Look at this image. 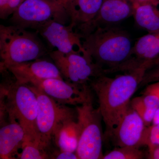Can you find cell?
Here are the masks:
<instances>
[{
    "mask_svg": "<svg viewBox=\"0 0 159 159\" xmlns=\"http://www.w3.org/2000/svg\"><path fill=\"white\" fill-rule=\"evenodd\" d=\"M147 70L146 68H141L114 77L102 74L89 83L98 99L107 138L112 137Z\"/></svg>",
    "mask_w": 159,
    "mask_h": 159,
    "instance_id": "1",
    "label": "cell"
},
{
    "mask_svg": "<svg viewBox=\"0 0 159 159\" xmlns=\"http://www.w3.org/2000/svg\"><path fill=\"white\" fill-rule=\"evenodd\" d=\"M83 46L104 73L128 59L133 45L129 34L113 26H99L83 38Z\"/></svg>",
    "mask_w": 159,
    "mask_h": 159,
    "instance_id": "2",
    "label": "cell"
},
{
    "mask_svg": "<svg viewBox=\"0 0 159 159\" xmlns=\"http://www.w3.org/2000/svg\"><path fill=\"white\" fill-rule=\"evenodd\" d=\"M47 51L35 34L14 25H0L1 72L10 65L39 59Z\"/></svg>",
    "mask_w": 159,
    "mask_h": 159,
    "instance_id": "3",
    "label": "cell"
},
{
    "mask_svg": "<svg viewBox=\"0 0 159 159\" xmlns=\"http://www.w3.org/2000/svg\"><path fill=\"white\" fill-rule=\"evenodd\" d=\"M2 88L7 97V109L11 119L17 120L25 131V142H35L43 147L38 131V101L34 92L28 84L16 80L9 81Z\"/></svg>",
    "mask_w": 159,
    "mask_h": 159,
    "instance_id": "4",
    "label": "cell"
},
{
    "mask_svg": "<svg viewBox=\"0 0 159 159\" xmlns=\"http://www.w3.org/2000/svg\"><path fill=\"white\" fill-rule=\"evenodd\" d=\"M77 122L80 134L76 151L78 159H102L103 133L102 116L99 108L93 105L92 96L77 107Z\"/></svg>",
    "mask_w": 159,
    "mask_h": 159,
    "instance_id": "5",
    "label": "cell"
},
{
    "mask_svg": "<svg viewBox=\"0 0 159 159\" xmlns=\"http://www.w3.org/2000/svg\"><path fill=\"white\" fill-rule=\"evenodd\" d=\"M70 18L65 7L53 0H25L10 19L14 25L37 30L51 21L66 25Z\"/></svg>",
    "mask_w": 159,
    "mask_h": 159,
    "instance_id": "6",
    "label": "cell"
},
{
    "mask_svg": "<svg viewBox=\"0 0 159 159\" xmlns=\"http://www.w3.org/2000/svg\"><path fill=\"white\" fill-rule=\"evenodd\" d=\"M27 84L37 97L38 131L42 145L46 148L62 124L74 119V114L69 107L57 102L41 90Z\"/></svg>",
    "mask_w": 159,
    "mask_h": 159,
    "instance_id": "7",
    "label": "cell"
},
{
    "mask_svg": "<svg viewBox=\"0 0 159 159\" xmlns=\"http://www.w3.org/2000/svg\"><path fill=\"white\" fill-rule=\"evenodd\" d=\"M50 55L69 82L88 86L94 78L105 74L104 69L96 63L86 51L65 54L56 50L51 52Z\"/></svg>",
    "mask_w": 159,
    "mask_h": 159,
    "instance_id": "8",
    "label": "cell"
},
{
    "mask_svg": "<svg viewBox=\"0 0 159 159\" xmlns=\"http://www.w3.org/2000/svg\"><path fill=\"white\" fill-rule=\"evenodd\" d=\"M29 84L36 87L64 105H80L92 96L88 86L80 85L58 78L35 80Z\"/></svg>",
    "mask_w": 159,
    "mask_h": 159,
    "instance_id": "9",
    "label": "cell"
},
{
    "mask_svg": "<svg viewBox=\"0 0 159 159\" xmlns=\"http://www.w3.org/2000/svg\"><path fill=\"white\" fill-rule=\"evenodd\" d=\"M52 47L65 54L84 53L83 36L74 30L70 24L69 25L52 20L37 30Z\"/></svg>",
    "mask_w": 159,
    "mask_h": 159,
    "instance_id": "10",
    "label": "cell"
},
{
    "mask_svg": "<svg viewBox=\"0 0 159 159\" xmlns=\"http://www.w3.org/2000/svg\"><path fill=\"white\" fill-rule=\"evenodd\" d=\"M159 55V32L149 33L139 39L133 45L129 58L107 74L129 72L146 68L149 70L151 62Z\"/></svg>",
    "mask_w": 159,
    "mask_h": 159,
    "instance_id": "11",
    "label": "cell"
},
{
    "mask_svg": "<svg viewBox=\"0 0 159 159\" xmlns=\"http://www.w3.org/2000/svg\"><path fill=\"white\" fill-rule=\"evenodd\" d=\"M147 126L139 114L129 107L115 129L111 138L117 147L130 146L139 148L145 145Z\"/></svg>",
    "mask_w": 159,
    "mask_h": 159,
    "instance_id": "12",
    "label": "cell"
},
{
    "mask_svg": "<svg viewBox=\"0 0 159 159\" xmlns=\"http://www.w3.org/2000/svg\"><path fill=\"white\" fill-rule=\"evenodd\" d=\"M6 70L11 73L17 82L24 84L50 78L63 79L62 75L55 64L45 60L37 59L10 65L3 71Z\"/></svg>",
    "mask_w": 159,
    "mask_h": 159,
    "instance_id": "13",
    "label": "cell"
},
{
    "mask_svg": "<svg viewBox=\"0 0 159 159\" xmlns=\"http://www.w3.org/2000/svg\"><path fill=\"white\" fill-rule=\"evenodd\" d=\"M103 0H73L68 12L70 24L83 38L93 31V25Z\"/></svg>",
    "mask_w": 159,
    "mask_h": 159,
    "instance_id": "14",
    "label": "cell"
},
{
    "mask_svg": "<svg viewBox=\"0 0 159 159\" xmlns=\"http://www.w3.org/2000/svg\"><path fill=\"white\" fill-rule=\"evenodd\" d=\"M130 0H103L93 25V31L99 26H113L133 15Z\"/></svg>",
    "mask_w": 159,
    "mask_h": 159,
    "instance_id": "15",
    "label": "cell"
},
{
    "mask_svg": "<svg viewBox=\"0 0 159 159\" xmlns=\"http://www.w3.org/2000/svg\"><path fill=\"white\" fill-rule=\"evenodd\" d=\"M25 139V131L15 119L0 129V159H13Z\"/></svg>",
    "mask_w": 159,
    "mask_h": 159,
    "instance_id": "16",
    "label": "cell"
},
{
    "mask_svg": "<svg viewBox=\"0 0 159 159\" xmlns=\"http://www.w3.org/2000/svg\"><path fill=\"white\" fill-rule=\"evenodd\" d=\"M136 24L149 33L159 32V9L150 4H133Z\"/></svg>",
    "mask_w": 159,
    "mask_h": 159,
    "instance_id": "17",
    "label": "cell"
},
{
    "mask_svg": "<svg viewBox=\"0 0 159 159\" xmlns=\"http://www.w3.org/2000/svg\"><path fill=\"white\" fill-rule=\"evenodd\" d=\"M80 129L74 119L66 121L54 136L56 144L61 151L75 152L78 147Z\"/></svg>",
    "mask_w": 159,
    "mask_h": 159,
    "instance_id": "18",
    "label": "cell"
},
{
    "mask_svg": "<svg viewBox=\"0 0 159 159\" xmlns=\"http://www.w3.org/2000/svg\"><path fill=\"white\" fill-rule=\"evenodd\" d=\"M144 153L137 147L130 146L117 147L103 155L102 159H142Z\"/></svg>",
    "mask_w": 159,
    "mask_h": 159,
    "instance_id": "19",
    "label": "cell"
},
{
    "mask_svg": "<svg viewBox=\"0 0 159 159\" xmlns=\"http://www.w3.org/2000/svg\"><path fill=\"white\" fill-rule=\"evenodd\" d=\"M22 151L19 157L21 159H43L48 158L45 148L35 142H25L23 143Z\"/></svg>",
    "mask_w": 159,
    "mask_h": 159,
    "instance_id": "20",
    "label": "cell"
},
{
    "mask_svg": "<svg viewBox=\"0 0 159 159\" xmlns=\"http://www.w3.org/2000/svg\"><path fill=\"white\" fill-rule=\"evenodd\" d=\"M24 0H0V18L6 19L12 15Z\"/></svg>",
    "mask_w": 159,
    "mask_h": 159,
    "instance_id": "21",
    "label": "cell"
},
{
    "mask_svg": "<svg viewBox=\"0 0 159 159\" xmlns=\"http://www.w3.org/2000/svg\"><path fill=\"white\" fill-rule=\"evenodd\" d=\"M159 81V66L146 71L139 87Z\"/></svg>",
    "mask_w": 159,
    "mask_h": 159,
    "instance_id": "22",
    "label": "cell"
},
{
    "mask_svg": "<svg viewBox=\"0 0 159 159\" xmlns=\"http://www.w3.org/2000/svg\"><path fill=\"white\" fill-rule=\"evenodd\" d=\"M143 94H150L156 96L159 99V81L147 84Z\"/></svg>",
    "mask_w": 159,
    "mask_h": 159,
    "instance_id": "23",
    "label": "cell"
},
{
    "mask_svg": "<svg viewBox=\"0 0 159 159\" xmlns=\"http://www.w3.org/2000/svg\"><path fill=\"white\" fill-rule=\"evenodd\" d=\"M55 159H78L77 154L75 152L67 151H61L57 155Z\"/></svg>",
    "mask_w": 159,
    "mask_h": 159,
    "instance_id": "24",
    "label": "cell"
},
{
    "mask_svg": "<svg viewBox=\"0 0 159 159\" xmlns=\"http://www.w3.org/2000/svg\"><path fill=\"white\" fill-rule=\"evenodd\" d=\"M148 148V159H159V145L151 146Z\"/></svg>",
    "mask_w": 159,
    "mask_h": 159,
    "instance_id": "25",
    "label": "cell"
},
{
    "mask_svg": "<svg viewBox=\"0 0 159 159\" xmlns=\"http://www.w3.org/2000/svg\"><path fill=\"white\" fill-rule=\"evenodd\" d=\"M133 4H150L158 6L159 0H130Z\"/></svg>",
    "mask_w": 159,
    "mask_h": 159,
    "instance_id": "26",
    "label": "cell"
},
{
    "mask_svg": "<svg viewBox=\"0 0 159 159\" xmlns=\"http://www.w3.org/2000/svg\"><path fill=\"white\" fill-rule=\"evenodd\" d=\"M53 1L65 7L68 11L73 0H53Z\"/></svg>",
    "mask_w": 159,
    "mask_h": 159,
    "instance_id": "27",
    "label": "cell"
},
{
    "mask_svg": "<svg viewBox=\"0 0 159 159\" xmlns=\"http://www.w3.org/2000/svg\"><path fill=\"white\" fill-rule=\"evenodd\" d=\"M158 66H159V55L151 62L149 70L155 67Z\"/></svg>",
    "mask_w": 159,
    "mask_h": 159,
    "instance_id": "28",
    "label": "cell"
},
{
    "mask_svg": "<svg viewBox=\"0 0 159 159\" xmlns=\"http://www.w3.org/2000/svg\"><path fill=\"white\" fill-rule=\"evenodd\" d=\"M25 1V0H24V1ZM24 1H23V2H24Z\"/></svg>",
    "mask_w": 159,
    "mask_h": 159,
    "instance_id": "29",
    "label": "cell"
}]
</instances>
